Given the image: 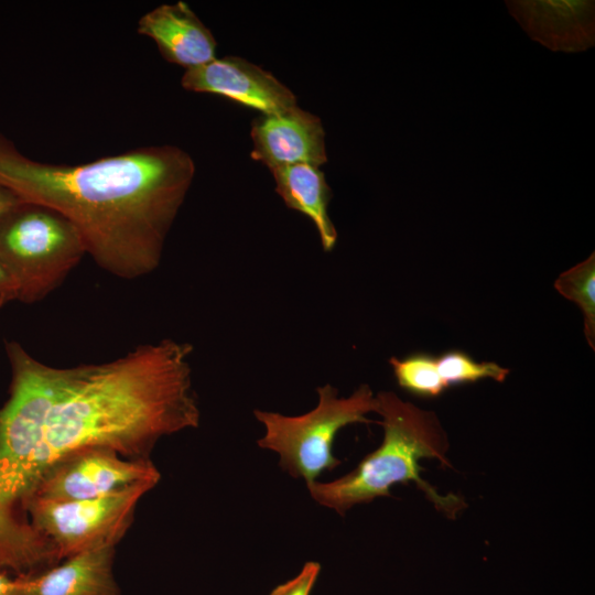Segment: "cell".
I'll list each match as a JSON object with an SVG mask.
<instances>
[{"label": "cell", "instance_id": "10", "mask_svg": "<svg viewBox=\"0 0 595 595\" xmlns=\"http://www.w3.org/2000/svg\"><path fill=\"white\" fill-rule=\"evenodd\" d=\"M506 4L528 35L551 51L581 52L594 45V1L520 0Z\"/></svg>", "mask_w": 595, "mask_h": 595}, {"label": "cell", "instance_id": "17", "mask_svg": "<svg viewBox=\"0 0 595 595\" xmlns=\"http://www.w3.org/2000/svg\"><path fill=\"white\" fill-rule=\"evenodd\" d=\"M320 572L318 562H306L296 576L274 587L269 595H311Z\"/></svg>", "mask_w": 595, "mask_h": 595}, {"label": "cell", "instance_id": "5", "mask_svg": "<svg viewBox=\"0 0 595 595\" xmlns=\"http://www.w3.org/2000/svg\"><path fill=\"white\" fill-rule=\"evenodd\" d=\"M317 405L301 415H284L256 409L255 418L266 433L257 441L264 450L280 456V467L294 478L313 483L325 470H333L342 461L333 454L337 433L355 423H370L377 400L368 385L359 386L349 397H338L329 383L316 388Z\"/></svg>", "mask_w": 595, "mask_h": 595}, {"label": "cell", "instance_id": "2", "mask_svg": "<svg viewBox=\"0 0 595 595\" xmlns=\"http://www.w3.org/2000/svg\"><path fill=\"white\" fill-rule=\"evenodd\" d=\"M194 175L192 156L176 145L68 165L31 159L0 132V185L65 216L87 255L120 279H139L159 267Z\"/></svg>", "mask_w": 595, "mask_h": 595}, {"label": "cell", "instance_id": "6", "mask_svg": "<svg viewBox=\"0 0 595 595\" xmlns=\"http://www.w3.org/2000/svg\"><path fill=\"white\" fill-rule=\"evenodd\" d=\"M155 486L142 482L108 496L77 501L30 499L26 513L34 531L62 561L85 551L116 547L129 530L139 500Z\"/></svg>", "mask_w": 595, "mask_h": 595}, {"label": "cell", "instance_id": "15", "mask_svg": "<svg viewBox=\"0 0 595 595\" xmlns=\"http://www.w3.org/2000/svg\"><path fill=\"white\" fill-rule=\"evenodd\" d=\"M389 364L399 387L414 396L433 398L447 388L439 372L436 357L432 355L415 353L403 358L391 357Z\"/></svg>", "mask_w": 595, "mask_h": 595}, {"label": "cell", "instance_id": "14", "mask_svg": "<svg viewBox=\"0 0 595 595\" xmlns=\"http://www.w3.org/2000/svg\"><path fill=\"white\" fill-rule=\"evenodd\" d=\"M556 291L576 303L584 314V334L595 348V253L562 272L554 282Z\"/></svg>", "mask_w": 595, "mask_h": 595}, {"label": "cell", "instance_id": "16", "mask_svg": "<svg viewBox=\"0 0 595 595\" xmlns=\"http://www.w3.org/2000/svg\"><path fill=\"white\" fill-rule=\"evenodd\" d=\"M439 372L446 387L473 383L484 379L504 382L509 369L493 361H476L461 350H450L436 357Z\"/></svg>", "mask_w": 595, "mask_h": 595}, {"label": "cell", "instance_id": "8", "mask_svg": "<svg viewBox=\"0 0 595 595\" xmlns=\"http://www.w3.org/2000/svg\"><path fill=\"white\" fill-rule=\"evenodd\" d=\"M181 85L188 91L223 96L261 115L281 113L298 106L293 91L272 73L239 56L216 57L187 69Z\"/></svg>", "mask_w": 595, "mask_h": 595}, {"label": "cell", "instance_id": "9", "mask_svg": "<svg viewBox=\"0 0 595 595\" xmlns=\"http://www.w3.org/2000/svg\"><path fill=\"white\" fill-rule=\"evenodd\" d=\"M250 156L270 171L295 164L320 167L327 162L321 119L299 106L275 115H260L251 122Z\"/></svg>", "mask_w": 595, "mask_h": 595}, {"label": "cell", "instance_id": "1", "mask_svg": "<svg viewBox=\"0 0 595 595\" xmlns=\"http://www.w3.org/2000/svg\"><path fill=\"white\" fill-rule=\"evenodd\" d=\"M9 398L0 408V439L26 456L35 485L64 454L104 446L127 458H150L163 436L196 429L192 344H143L102 364L58 368L6 342Z\"/></svg>", "mask_w": 595, "mask_h": 595}, {"label": "cell", "instance_id": "12", "mask_svg": "<svg viewBox=\"0 0 595 595\" xmlns=\"http://www.w3.org/2000/svg\"><path fill=\"white\" fill-rule=\"evenodd\" d=\"M113 559L115 547L75 554L44 571L14 576L9 595H121Z\"/></svg>", "mask_w": 595, "mask_h": 595}, {"label": "cell", "instance_id": "7", "mask_svg": "<svg viewBox=\"0 0 595 595\" xmlns=\"http://www.w3.org/2000/svg\"><path fill=\"white\" fill-rule=\"evenodd\" d=\"M160 479L161 473L151 458H127L109 447L88 446L52 462L30 499L56 502L94 499L142 482L158 484Z\"/></svg>", "mask_w": 595, "mask_h": 595}, {"label": "cell", "instance_id": "4", "mask_svg": "<svg viewBox=\"0 0 595 595\" xmlns=\"http://www.w3.org/2000/svg\"><path fill=\"white\" fill-rule=\"evenodd\" d=\"M85 255L77 228L51 207L22 201L0 217V260L23 303L46 298Z\"/></svg>", "mask_w": 595, "mask_h": 595}, {"label": "cell", "instance_id": "18", "mask_svg": "<svg viewBox=\"0 0 595 595\" xmlns=\"http://www.w3.org/2000/svg\"><path fill=\"white\" fill-rule=\"evenodd\" d=\"M14 300H18L17 283L0 260V307H3Z\"/></svg>", "mask_w": 595, "mask_h": 595}, {"label": "cell", "instance_id": "11", "mask_svg": "<svg viewBox=\"0 0 595 595\" xmlns=\"http://www.w3.org/2000/svg\"><path fill=\"white\" fill-rule=\"evenodd\" d=\"M137 32L150 37L164 60L185 71L216 58L215 36L184 1L148 11L138 20Z\"/></svg>", "mask_w": 595, "mask_h": 595}, {"label": "cell", "instance_id": "20", "mask_svg": "<svg viewBox=\"0 0 595 595\" xmlns=\"http://www.w3.org/2000/svg\"><path fill=\"white\" fill-rule=\"evenodd\" d=\"M14 576L7 571L0 570V595H9L13 585Z\"/></svg>", "mask_w": 595, "mask_h": 595}, {"label": "cell", "instance_id": "19", "mask_svg": "<svg viewBox=\"0 0 595 595\" xmlns=\"http://www.w3.org/2000/svg\"><path fill=\"white\" fill-rule=\"evenodd\" d=\"M22 202L17 195L0 185V217Z\"/></svg>", "mask_w": 595, "mask_h": 595}, {"label": "cell", "instance_id": "3", "mask_svg": "<svg viewBox=\"0 0 595 595\" xmlns=\"http://www.w3.org/2000/svg\"><path fill=\"white\" fill-rule=\"evenodd\" d=\"M376 400V412L382 418L381 444L350 473L328 483L306 484L311 497L344 516L355 505L390 496L396 484L413 482L437 510L454 518L465 507L464 500L453 494L440 495L420 475L423 458L448 465L447 441L439 420L390 391L379 392Z\"/></svg>", "mask_w": 595, "mask_h": 595}, {"label": "cell", "instance_id": "13", "mask_svg": "<svg viewBox=\"0 0 595 595\" xmlns=\"http://www.w3.org/2000/svg\"><path fill=\"white\" fill-rule=\"evenodd\" d=\"M271 173L275 192L285 205L309 217L317 230L323 250L332 251L338 235L327 212L332 190L325 174L320 167L310 164L283 166Z\"/></svg>", "mask_w": 595, "mask_h": 595}]
</instances>
